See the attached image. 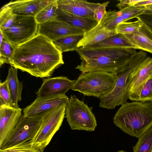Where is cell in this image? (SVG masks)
Returning a JSON list of instances; mask_svg holds the SVG:
<instances>
[{"label": "cell", "instance_id": "cell-10", "mask_svg": "<svg viewBox=\"0 0 152 152\" xmlns=\"http://www.w3.org/2000/svg\"><path fill=\"white\" fill-rule=\"evenodd\" d=\"M83 30L53 19L39 24L37 34L43 35L52 41L68 36L84 35Z\"/></svg>", "mask_w": 152, "mask_h": 152}, {"label": "cell", "instance_id": "cell-13", "mask_svg": "<svg viewBox=\"0 0 152 152\" xmlns=\"http://www.w3.org/2000/svg\"><path fill=\"white\" fill-rule=\"evenodd\" d=\"M69 99L65 94L36 98L32 103L23 109V116L31 117L41 115L59 105L67 102Z\"/></svg>", "mask_w": 152, "mask_h": 152}, {"label": "cell", "instance_id": "cell-9", "mask_svg": "<svg viewBox=\"0 0 152 152\" xmlns=\"http://www.w3.org/2000/svg\"><path fill=\"white\" fill-rule=\"evenodd\" d=\"M43 114L31 117L23 116L8 138L0 147L3 149L33 139L42 124Z\"/></svg>", "mask_w": 152, "mask_h": 152}, {"label": "cell", "instance_id": "cell-3", "mask_svg": "<svg viewBox=\"0 0 152 152\" xmlns=\"http://www.w3.org/2000/svg\"><path fill=\"white\" fill-rule=\"evenodd\" d=\"M113 120L122 131L138 138L152 126V102H127L121 105Z\"/></svg>", "mask_w": 152, "mask_h": 152}, {"label": "cell", "instance_id": "cell-18", "mask_svg": "<svg viewBox=\"0 0 152 152\" xmlns=\"http://www.w3.org/2000/svg\"><path fill=\"white\" fill-rule=\"evenodd\" d=\"M88 49L111 48H129L138 49L132 44L124 34H118L102 41L85 48Z\"/></svg>", "mask_w": 152, "mask_h": 152}, {"label": "cell", "instance_id": "cell-5", "mask_svg": "<svg viewBox=\"0 0 152 152\" xmlns=\"http://www.w3.org/2000/svg\"><path fill=\"white\" fill-rule=\"evenodd\" d=\"M147 57L142 50L137 52L129 64L116 72L117 80L113 90L109 93L100 97L99 106L107 109H114L116 106L127 102L129 99L127 81L134 69Z\"/></svg>", "mask_w": 152, "mask_h": 152}, {"label": "cell", "instance_id": "cell-23", "mask_svg": "<svg viewBox=\"0 0 152 152\" xmlns=\"http://www.w3.org/2000/svg\"><path fill=\"white\" fill-rule=\"evenodd\" d=\"M45 148L31 140L20 142L9 148L0 149V152H44Z\"/></svg>", "mask_w": 152, "mask_h": 152}, {"label": "cell", "instance_id": "cell-12", "mask_svg": "<svg viewBox=\"0 0 152 152\" xmlns=\"http://www.w3.org/2000/svg\"><path fill=\"white\" fill-rule=\"evenodd\" d=\"M67 77L60 76L44 78L37 93V98H43L65 94L74 83Z\"/></svg>", "mask_w": 152, "mask_h": 152}, {"label": "cell", "instance_id": "cell-37", "mask_svg": "<svg viewBox=\"0 0 152 152\" xmlns=\"http://www.w3.org/2000/svg\"><path fill=\"white\" fill-rule=\"evenodd\" d=\"M117 152H126L123 150L119 151Z\"/></svg>", "mask_w": 152, "mask_h": 152}, {"label": "cell", "instance_id": "cell-28", "mask_svg": "<svg viewBox=\"0 0 152 152\" xmlns=\"http://www.w3.org/2000/svg\"><path fill=\"white\" fill-rule=\"evenodd\" d=\"M136 21L124 22L118 24L115 30L117 33L122 34H132L138 31L143 24L139 19Z\"/></svg>", "mask_w": 152, "mask_h": 152}, {"label": "cell", "instance_id": "cell-14", "mask_svg": "<svg viewBox=\"0 0 152 152\" xmlns=\"http://www.w3.org/2000/svg\"><path fill=\"white\" fill-rule=\"evenodd\" d=\"M58 8L75 15L96 20L94 13L100 3L82 0H57Z\"/></svg>", "mask_w": 152, "mask_h": 152}, {"label": "cell", "instance_id": "cell-15", "mask_svg": "<svg viewBox=\"0 0 152 152\" xmlns=\"http://www.w3.org/2000/svg\"><path fill=\"white\" fill-rule=\"evenodd\" d=\"M152 74V58L148 56L140 63L130 74L127 81L129 95L138 92Z\"/></svg>", "mask_w": 152, "mask_h": 152}, {"label": "cell", "instance_id": "cell-2", "mask_svg": "<svg viewBox=\"0 0 152 152\" xmlns=\"http://www.w3.org/2000/svg\"><path fill=\"white\" fill-rule=\"evenodd\" d=\"M76 51L81 62L75 69L82 73L98 71L117 72L128 65L137 52L133 49H88L82 47Z\"/></svg>", "mask_w": 152, "mask_h": 152}, {"label": "cell", "instance_id": "cell-19", "mask_svg": "<svg viewBox=\"0 0 152 152\" xmlns=\"http://www.w3.org/2000/svg\"><path fill=\"white\" fill-rule=\"evenodd\" d=\"M18 69L10 65L6 80L10 94L12 106L15 108H20L18 102L21 100L23 89L22 82L18 78Z\"/></svg>", "mask_w": 152, "mask_h": 152}, {"label": "cell", "instance_id": "cell-16", "mask_svg": "<svg viewBox=\"0 0 152 152\" xmlns=\"http://www.w3.org/2000/svg\"><path fill=\"white\" fill-rule=\"evenodd\" d=\"M54 0H18L11 1L4 6L14 14L35 17L42 9Z\"/></svg>", "mask_w": 152, "mask_h": 152}, {"label": "cell", "instance_id": "cell-24", "mask_svg": "<svg viewBox=\"0 0 152 152\" xmlns=\"http://www.w3.org/2000/svg\"><path fill=\"white\" fill-rule=\"evenodd\" d=\"M133 152H152V126L138 137L133 147Z\"/></svg>", "mask_w": 152, "mask_h": 152}, {"label": "cell", "instance_id": "cell-20", "mask_svg": "<svg viewBox=\"0 0 152 152\" xmlns=\"http://www.w3.org/2000/svg\"><path fill=\"white\" fill-rule=\"evenodd\" d=\"M117 34L115 30H107L100 23H98L92 29L84 33L83 38L79 42L77 47L84 48Z\"/></svg>", "mask_w": 152, "mask_h": 152}, {"label": "cell", "instance_id": "cell-36", "mask_svg": "<svg viewBox=\"0 0 152 152\" xmlns=\"http://www.w3.org/2000/svg\"><path fill=\"white\" fill-rule=\"evenodd\" d=\"M152 4V0H142L135 4V6H147Z\"/></svg>", "mask_w": 152, "mask_h": 152}, {"label": "cell", "instance_id": "cell-32", "mask_svg": "<svg viewBox=\"0 0 152 152\" xmlns=\"http://www.w3.org/2000/svg\"><path fill=\"white\" fill-rule=\"evenodd\" d=\"M146 7L145 10L137 18L141 20L147 31L152 37V4Z\"/></svg>", "mask_w": 152, "mask_h": 152}, {"label": "cell", "instance_id": "cell-29", "mask_svg": "<svg viewBox=\"0 0 152 152\" xmlns=\"http://www.w3.org/2000/svg\"><path fill=\"white\" fill-rule=\"evenodd\" d=\"M146 6H130L118 11V13L125 21L133 18H137L146 9Z\"/></svg>", "mask_w": 152, "mask_h": 152}, {"label": "cell", "instance_id": "cell-17", "mask_svg": "<svg viewBox=\"0 0 152 152\" xmlns=\"http://www.w3.org/2000/svg\"><path fill=\"white\" fill-rule=\"evenodd\" d=\"M57 15L54 19L81 30L85 33L92 29L98 24L96 20L75 15L65 12L58 8Z\"/></svg>", "mask_w": 152, "mask_h": 152}, {"label": "cell", "instance_id": "cell-8", "mask_svg": "<svg viewBox=\"0 0 152 152\" xmlns=\"http://www.w3.org/2000/svg\"><path fill=\"white\" fill-rule=\"evenodd\" d=\"M38 25L35 17L17 15L11 26L1 31L6 38L12 45L16 46L36 35Z\"/></svg>", "mask_w": 152, "mask_h": 152}, {"label": "cell", "instance_id": "cell-6", "mask_svg": "<svg viewBox=\"0 0 152 152\" xmlns=\"http://www.w3.org/2000/svg\"><path fill=\"white\" fill-rule=\"evenodd\" d=\"M92 110V107L79 100L75 95H71L65 112V117L71 129L73 130L94 131L97 122Z\"/></svg>", "mask_w": 152, "mask_h": 152}, {"label": "cell", "instance_id": "cell-27", "mask_svg": "<svg viewBox=\"0 0 152 152\" xmlns=\"http://www.w3.org/2000/svg\"><path fill=\"white\" fill-rule=\"evenodd\" d=\"M124 22V19L119 15L118 11L116 12L115 10L107 11L104 18L100 24L106 30L113 31L115 30L118 24Z\"/></svg>", "mask_w": 152, "mask_h": 152}, {"label": "cell", "instance_id": "cell-30", "mask_svg": "<svg viewBox=\"0 0 152 152\" xmlns=\"http://www.w3.org/2000/svg\"><path fill=\"white\" fill-rule=\"evenodd\" d=\"M15 46L12 45L5 37L0 44V65L8 64L11 58Z\"/></svg>", "mask_w": 152, "mask_h": 152}, {"label": "cell", "instance_id": "cell-33", "mask_svg": "<svg viewBox=\"0 0 152 152\" xmlns=\"http://www.w3.org/2000/svg\"><path fill=\"white\" fill-rule=\"evenodd\" d=\"M12 106L10 92L6 80L0 83V105Z\"/></svg>", "mask_w": 152, "mask_h": 152}, {"label": "cell", "instance_id": "cell-4", "mask_svg": "<svg viewBox=\"0 0 152 152\" xmlns=\"http://www.w3.org/2000/svg\"><path fill=\"white\" fill-rule=\"evenodd\" d=\"M116 72L98 71L82 73L71 89L85 95L99 99L114 89L117 80Z\"/></svg>", "mask_w": 152, "mask_h": 152}, {"label": "cell", "instance_id": "cell-22", "mask_svg": "<svg viewBox=\"0 0 152 152\" xmlns=\"http://www.w3.org/2000/svg\"><path fill=\"white\" fill-rule=\"evenodd\" d=\"M84 35H73L64 37L52 42L57 48L62 53L77 50V45Z\"/></svg>", "mask_w": 152, "mask_h": 152}, {"label": "cell", "instance_id": "cell-34", "mask_svg": "<svg viewBox=\"0 0 152 152\" xmlns=\"http://www.w3.org/2000/svg\"><path fill=\"white\" fill-rule=\"evenodd\" d=\"M109 2L107 1L101 4L96 9L94 13V18L98 23H100L104 18L107 12L106 7Z\"/></svg>", "mask_w": 152, "mask_h": 152}, {"label": "cell", "instance_id": "cell-7", "mask_svg": "<svg viewBox=\"0 0 152 152\" xmlns=\"http://www.w3.org/2000/svg\"><path fill=\"white\" fill-rule=\"evenodd\" d=\"M67 102L59 105L43 114L39 129L32 140L33 143L38 144L45 148L48 145L62 125Z\"/></svg>", "mask_w": 152, "mask_h": 152}, {"label": "cell", "instance_id": "cell-21", "mask_svg": "<svg viewBox=\"0 0 152 152\" xmlns=\"http://www.w3.org/2000/svg\"><path fill=\"white\" fill-rule=\"evenodd\" d=\"M138 49L152 54V37L149 34L143 25L137 32L132 34H124Z\"/></svg>", "mask_w": 152, "mask_h": 152}, {"label": "cell", "instance_id": "cell-25", "mask_svg": "<svg viewBox=\"0 0 152 152\" xmlns=\"http://www.w3.org/2000/svg\"><path fill=\"white\" fill-rule=\"evenodd\" d=\"M129 99L132 101L152 102V74L140 89L129 95Z\"/></svg>", "mask_w": 152, "mask_h": 152}, {"label": "cell", "instance_id": "cell-11", "mask_svg": "<svg viewBox=\"0 0 152 152\" xmlns=\"http://www.w3.org/2000/svg\"><path fill=\"white\" fill-rule=\"evenodd\" d=\"M22 110L0 105V147L8 138L23 117Z\"/></svg>", "mask_w": 152, "mask_h": 152}, {"label": "cell", "instance_id": "cell-1", "mask_svg": "<svg viewBox=\"0 0 152 152\" xmlns=\"http://www.w3.org/2000/svg\"><path fill=\"white\" fill-rule=\"evenodd\" d=\"M62 53L52 41L37 34L15 46L8 64L37 77H49L64 64Z\"/></svg>", "mask_w": 152, "mask_h": 152}, {"label": "cell", "instance_id": "cell-26", "mask_svg": "<svg viewBox=\"0 0 152 152\" xmlns=\"http://www.w3.org/2000/svg\"><path fill=\"white\" fill-rule=\"evenodd\" d=\"M57 0L53 1L40 11L35 17V20L40 24L54 19L57 16L58 9Z\"/></svg>", "mask_w": 152, "mask_h": 152}, {"label": "cell", "instance_id": "cell-31", "mask_svg": "<svg viewBox=\"0 0 152 152\" xmlns=\"http://www.w3.org/2000/svg\"><path fill=\"white\" fill-rule=\"evenodd\" d=\"M16 16L8 7L4 5L1 8L0 11V30L3 31L10 27Z\"/></svg>", "mask_w": 152, "mask_h": 152}, {"label": "cell", "instance_id": "cell-38", "mask_svg": "<svg viewBox=\"0 0 152 152\" xmlns=\"http://www.w3.org/2000/svg\"></svg>", "mask_w": 152, "mask_h": 152}, {"label": "cell", "instance_id": "cell-35", "mask_svg": "<svg viewBox=\"0 0 152 152\" xmlns=\"http://www.w3.org/2000/svg\"><path fill=\"white\" fill-rule=\"evenodd\" d=\"M142 0H120V2L116 5L120 10L123 9L130 6H134L137 3L142 1Z\"/></svg>", "mask_w": 152, "mask_h": 152}]
</instances>
